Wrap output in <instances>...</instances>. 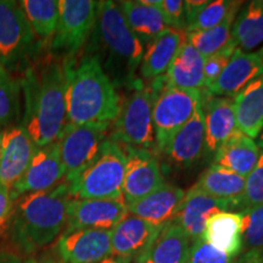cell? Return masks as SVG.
Listing matches in <instances>:
<instances>
[{"label":"cell","instance_id":"cell-13","mask_svg":"<svg viewBox=\"0 0 263 263\" xmlns=\"http://www.w3.org/2000/svg\"><path fill=\"white\" fill-rule=\"evenodd\" d=\"M65 179L64 166L61 163L58 143L38 147L29 162L26 172L11 188L15 200L29 193L50 190Z\"/></svg>","mask_w":263,"mask_h":263},{"label":"cell","instance_id":"cell-6","mask_svg":"<svg viewBox=\"0 0 263 263\" xmlns=\"http://www.w3.org/2000/svg\"><path fill=\"white\" fill-rule=\"evenodd\" d=\"M153 123L156 149L161 151L176 132L192 118L202 101V91L183 90L167 83L164 76L153 81Z\"/></svg>","mask_w":263,"mask_h":263},{"label":"cell","instance_id":"cell-28","mask_svg":"<svg viewBox=\"0 0 263 263\" xmlns=\"http://www.w3.org/2000/svg\"><path fill=\"white\" fill-rule=\"evenodd\" d=\"M189 251V236L178 224L170 222L136 263H188Z\"/></svg>","mask_w":263,"mask_h":263},{"label":"cell","instance_id":"cell-9","mask_svg":"<svg viewBox=\"0 0 263 263\" xmlns=\"http://www.w3.org/2000/svg\"><path fill=\"white\" fill-rule=\"evenodd\" d=\"M98 2L59 0V22L52 50L73 55L83 48L97 24Z\"/></svg>","mask_w":263,"mask_h":263},{"label":"cell","instance_id":"cell-10","mask_svg":"<svg viewBox=\"0 0 263 263\" xmlns=\"http://www.w3.org/2000/svg\"><path fill=\"white\" fill-rule=\"evenodd\" d=\"M35 37L18 2L0 0V65L6 71L29 57Z\"/></svg>","mask_w":263,"mask_h":263},{"label":"cell","instance_id":"cell-23","mask_svg":"<svg viewBox=\"0 0 263 263\" xmlns=\"http://www.w3.org/2000/svg\"><path fill=\"white\" fill-rule=\"evenodd\" d=\"M241 221L240 212L215 213L205 223L202 239L218 251L235 258L242 250Z\"/></svg>","mask_w":263,"mask_h":263},{"label":"cell","instance_id":"cell-27","mask_svg":"<svg viewBox=\"0 0 263 263\" xmlns=\"http://www.w3.org/2000/svg\"><path fill=\"white\" fill-rule=\"evenodd\" d=\"M203 62L205 58L189 44L185 37L164 78L173 88L203 93Z\"/></svg>","mask_w":263,"mask_h":263},{"label":"cell","instance_id":"cell-7","mask_svg":"<svg viewBox=\"0 0 263 263\" xmlns=\"http://www.w3.org/2000/svg\"><path fill=\"white\" fill-rule=\"evenodd\" d=\"M121 103L120 112L114 121L111 139L123 149L149 151L155 154L156 141L153 123V95L150 88L140 84Z\"/></svg>","mask_w":263,"mask_h":263},{"label":"cell","instance_id":"cell-36","mask_svg":"<svg viewBox=\"0 0 263 263\" xmlns=\"http://www.w3.org/2000/svg\"><path fill=\"white\" fill-rule=\"evenodd\" d=\"M263 203V153L261 151L258 162L245 178V190L239 210L242 213L251 207Z\"/></svg>","mask_w":263,"mask_h":263},{"label":"cell","instance_id":"cell-14","mask_svg":"<svg viewBox=\"0 0 263 263\" xmlns=\"http://www.w3.org/2000/svg\"><path fill=\"white\" fill-rule=\"evenodd\" d=\"M127 155L122 199L126 205L149 195L161 185L164 177L155 154L149 151L124 149Z\"/></svg>","mask_w":263,"mask_h":263},{"label":"cell","instance_id":"cell-34","mask_svg":"<svg viewBox=\"0 0 263 263\" xmlns=\"http://www.w3.org/2000/svg\"><path fill=\"white\" fill-rule=\"evenodd\" d=\"M18 91L17 83L0 65V128L9 127L17 116Z\"/></svg>","mask_w":263,"mask_h":263},{"label":"cell","instance_id":"cell-44","mask_svg":"<svg viewBox=\"0 0 263 263\" xmlns=\"http://www.w3.org/2000/svg\"><path fill=\"white\" fill-rule=\"evenodd\" d=\"M257 146L259 147V150H262V153H263V129H262V132L261 133L258 134V137H257Z\"/></svg>","mask_w":263,"mask_h":263},{"label":"cell","instance_id":"cell-2","mask_svg":"<svg viewBox=\"0 0 263 263\" xmlns=\"http://www.w3.org/2000/svg\"><path fill=\"white\" fill-rule=\"evenodd\" d=\"M25 116L22 126L37 147L57 143L67 123L64 62L48 61L29 67L22 81Z\"/></svg>","mask_w":263,"mask_h":263},{"label":"cell","instance_id":"cell-22","mask_svg":"<svg viewBox=\"0 0 263 263\" xmlns=\"http://www.w3.org/2000/svg\"><path fill=\"white\" fill-rule=\"evenodd\" d=\"M184 41L185 32L170 27L151 41L146 45L140 62L141 77L146 81H154L164 76Z\"/></svg>","mask_w":263,"mask_h":263},{"label":"cell","instance_id":"cell-41","mask_svg":"<svg viewBox=\"0 0 263 263\" xmlns=\"http://www.w3.org/2000/svg\"><path fill=\"white\" fill-rule=\"evenodd\" d=\"M233 263H263V250H250Z\"/></svg>","mask_w":263,"mask_h":263},{"label":"cell","instance_id":"cell-45","mask_svg":"<svg viewBox=\"0 0 263 263\" xmlns=\"http://www.w3.org/2000/svg\"><path fill=\"white\" fill-rule=\"evenodd\" d=\"M2 146H3V129L0 128V156H2Z\"/></svg>","mask_w":263,"mask_h":263},{"label":"cell","instance_id":"cell-38","mask_svg":"<svg viewBox=\"0 0 263 263\" xmlns=\"http://www.w3.org/2000/svg\"><path fill=\"white\" fill-rule=\"evenodd\" d=\"M234 258L213 248L202 238L195 240L190 245L188 263H233Z\"/></svg>","mask_w":263,"mask_h":263},{"label":"cell","instance_id":"cell-8","mask_svg":"<svg viewBox=\"0 0 263 263\" xmlns=\"http://www.w3.org/2000/svg\"><path fill=\"white\" fill-rule=\"evenodd\" d=\"M108 127L110 124L66 123L57 140L66 183H71L99 155L107 139Z\"/></svg>","mask_w":263,"mask_h":263},{"label":"cell","instance_id":"cell-12","mask_svg":"<svg viewBox=\"0 0 263 263\" xmlns=\"http://www.w3.org/2000/svg\"><path fill=\"white\" fill-rule=\"evenodd\" d=\"M55 249L62 263L105 262L111 252V230H64Z\"/></svg>","mask_w":263,"mask_h":263},{"label":"cell","instance_id":"cell-17","mask_svg":"<svg viewBox=\"0 0 263 263\" xmlns=\"http://www.w3.org/2000/svg\"><path fill=\"white\" fill-rule=\"evenodd\" d=\"M37 149V145L22 124L9 126L3 129L0 184L11 190L26 172Z\"/></svg>","mask_w":263,"mask_h":263},{"label":"cell","instance_id":"cell-32","mask_svg":"<svg viewBox=\"0 0 263 263\" xmlns=\"http://www.w3.org/2000/svg\"><path fill=\"white\" fill-rule=\"evenodd\" d=\"M20 6L35 38L47 41L54 37L59 22V0H22Z\"/></svg>","mask_w":263,"mask_h":263},{"label":"cell","instance_id":"cell-20","mask_svg":"<svg viewBox=\"0 0 263 263\" xmlns=\"http://www.w3.org/2000/svg\"><path fill=\"white\" fill-rule=\"evenodd\" d=\"M202 112L205 154L213 157L217 150L238 132L233 99L202 94Z\"/></svg>","mask_w":263,"mask_h":263},{"label":"cell","instance_id":"cell-24","mask_svg":"<svg viewBox=\"0 0 263 263\" xmlns=\"http://www.w3.org/2000/svg\"><path fill=\"white\" fill-rule=\"evenodd\" d=\"M132 32L139 42L147 45L167 27L160 9L159 0H127L118 3Z\"/></svg>","mask_w":263,"mask_h":263},{"label":"cell","instance_id":"cell-21","mask_svg":"<svg viewBox=\"0 0 263 263\" xmlns=\"http://www.w3.org/2000/svg\"><path fill=\"white\" fill-rule=\"evenodd\" d=\"M184 194L179 186L164 183L155 192L127 205L128 213L162 228L174 219Z\"/></svg>","mask_w":263,"mask_h":263},{"label":"cell","instance_id":"cell-11","mask_svg":"<svg viewBox=\"0 0 263 263\" xmlns=\"http://www.w3.org/2000/svg\"><path fill=\"white\" fill-rule=\"evenodd\" d=\"M161 229L128 213L111 230V252L103 263L137 262L155 241Z\"/></svg>","mask_w":263,"mask_h":263},{"label":"cell","instance_id":"cell-31","mask_svg":"<svg viewBox=\"0 0 263 263\" xmlns=\"http://www.w3.org/2000/svg\"><path fill=\"white\" fill-rule=\"evenodd\" d=\"M232 39L240 50L257 48L263 43V0H252L236 14Z\"/></svg>","mask_w":263,"mask_h":263},{"label":"cell","instance_id":"cell-26","mask_svg":"<svg viewBox=\"0 0 263 263\" xmlns=\"http://www.w3.org/2000/svg\"><path fill=\"white\" fill-rule=\"evenodd\" d=\"M259 155L256 141L238 130L217 150L212 164L246 178L257 164Z\"/></svg>","mask_w":263,"mask_h":263},{"label":"cell","instance_id":"cell-3","mask_svg":"<svg viewBox=\"0 0 263 263\" xmlns=\"http://www.w3.org/2000/svg\"><path fill=\"white\" fill-rule=\"evenodd\" d=\"M72 197L64 182L50 190L29 193L15 201L11 239L20 251L34 255L66 229Z\"/></svg>","mask_w":263,"mask_h":263},{"label":"cell","instance_id":"cell-30","mask_svg":"<svg viewBox=\"0 0 263 263\" xmlns=\"http://www.w3.org/2000/svg\"><path fill=\"white\" fill-rule=\"evenodd\" d=\"M195 185L210 196L233 203L235 210H239L244 196L245 178L222 167L211 164V167L200 176Z\"/></svg>","mask_w":263,"mask_h":263},{"label":"cell","instance_id":"cell-5","mask_svg":"<svg viewBox=\"0 0 263 263\" xmlns=\"http://www.w3.org/2000/svg\"><path fill=\"white\" fill-rule=\"evenodd\" d=\"M127 155L120 144L107 138L100 153L68 183L72 199H122Z\"/></svg>","mask_w":263,"mask_h":263},{"label":"cell","instance_id":"cell-4","mask_svg":"<svg viewBox=\"0 0 263 263\" xmlns=\"http://www.w3.org/2000/svg\"><path fill=\"white\" fill-rule=\"evenodd\" d=\"M94 32L105 54V64L101 66L115 87L136 85L144 47L128 26L118 3L98 2Z\"/></svg>","mask_w":263,"mask_h":263},{"label":"cell","instance_id":"cell-25","mask_svg":"<svg viewBox=\"0 0 263 263\" xmlns=\"http://www.w3.org/2000/svg\"><path fill=\"white\" fill-rule=\"evenodd\" d=\"M236 126L240 133L255 139L263 129V74L233 98Z\"/></svg>","mask_w":263,"mask_h":263},{"label":"cell","instance_id":"cell-29","mask_svg":"<svg viewBox=\"0 0 263 263\" xmlns=\"http://www.w3.org/2000/svg\"><path fill=\"white\" fill-rule=\"evenodd\" d=\"M242 2L216 0V2H184L185 33L206 31L221 25L229 15L238 12Z\"/></svg>","mask_w":263,"mask_h":263},{"label":"cell","instance_id":"cell-40","mask_svg":"<svg viewBox=\"0 0 263 263\" xmlns=\"http://www.w3.org/2000/svg\"><path fill=\"white\" fill-rule=\"evenodd\" d=\"M15 201L11 190L0 184V236H4L11 227Z\"/></svg>","mask_w":263,"mask_h":263},{"label":"cell","instance_id":"cell-15","mask_svg":"<svg viewBox=\"0 0 263 263\" xmlns=\"http://www.w3.org/2000/svg\"><path fill=\"white\" fill-rule=\"evenodd\" d=\"M128 215L127 205L118 199H72L65 230H112Z\"/></svg>","mask_w":263,"mask_h":263},{"label":"cell","instance_id":"cell-16","mask_svg":"<svg viewBox=\"0 0 263 263\" xmlns=\"http://www.w3.org/2000/svg\"><path fill=\"white\" fill-rule=\"evenodd\" d=\"M262 74L263 47L254 52H246L236 49L218 80L202 94L205 97L233 99L242 88Z\"/></svg>","mask_w":263,"mask_h":263},{"label":"cell","instance_id":"cell-33","mask_svg":"<svg viewBox=\"0 0 263 263\" xmlns=\"http://www.w3.org/2000/svg\"><path fill=\"white\" fill-rule=\"evenodd\" d=\"M238 12L229 15L221 25L213 28L206 31L186 32V41L205 59L211 57L232 41V28Z\"/></svg>","mask_w":263,"mask_h":263},{"label":"cell","instance_id":"cell-43","mask_svg":"<svg viewBox=\"0 0 263 263\" xmlns=\"http://www.w3.org/2000/svg\"><path fill=\"white\" fill-rule=\"evenodd\" d=\"M0 263H24L21 256L15 252L10 251H0Z\"/></svg>","mask_w":263,"mask_h":263},{"label":"cell","instance_id":"cell-1","mask_svg":"<svg viewBox=\"0 0 263 263\" xmlns=\"http://www.w3.org/2000/svg\"><path fill=\"white\" fill-rule=\"evenodd\" d=\"M66 120L71 124H110L120 112L121 99L100 60L85 57L64 61Z\"/></svg>","mask_w":263,"mask_h":263},{"label":"cell","instance_id":"cell-35","mask_svg":"<svg viewBox=\"0 0 263 263\" xmlns=\"http://www.w3.org/2000/svg\"><path fill=\"white\" fill-rule=\"evenodd\" d=\"M242 248L263 250V203L251 207L241 213Z\"/></svg>","mask_w":263,"mask_h":263},{"label":"cell","instance_id":"cell-42","mask_svg":"<svg viewBox=\"0 0 263 263\" xmlns=\"http://www.w3.org/2000/svg\"><path fill=\"white\" fill-rule=\"evenodd\" d=\"M24 263H62V262L60 261V258L59 257L55 258L52 257L51 255L44 254L41 256H32L31 258H28L27 261Z\"/></svg>","mask_w":263,"mask_h":263},{"label":"cell","instance_id":"cell-19","mask_svg":"<svg viewBox=\"0 0 263 263\" xmlns=\"http://www.w3.org/2000/svg\"><path fill=\"white\" fill-rule=\"evenodd\" d=\"M161 153L178 168H188L201 159L205 154L202 101L196 107L192 118L173 134Z\"/></svg>","mask_w":263,"mask_h":263},{"label":"cell","instance_id":"cell-39","mask_svg":"<svg viewBox=\"0 0 263 263\" xmlns=\"http://www.w3.org/2000/svg\"><path fill=\"white\" fill-rule=\"evenodd\" d=\"M157 8L162 14L167 27L185 32V8L182 0H159Z\"/></svg>","mask_w":263,"mask_h":263},{"label":"cell","instance_id":"cell-18","mask_svg":"<svg viewBox=\"0 0 263 263\" xmlns=\"http://www.w3.org/2000/svg\"><path fill=\"white\" fill-rule=\"evenodd\" d=\"M230 210H235L233 203L210 196L196 185H193L184 194L172 222L178 224L193 242L202 238L205 223L210 217L215 213Z\"/></svg>","mask_w":263,"mask_h":263},{"label":"cell","instance_id":"cell-37","mask_svg":"<svg viewBox=\"0 0 263 263\" xmlns=\"http://www.w3.org/2000/svg\"><path fill=\"white\" fill-rule=\"evenodd\" d=\"M236 49L238 47L232 39L224 48L205 59V62H203V91L209 89L218 80Z\"/></svg>","mask_w":263,"mask_h":263}]
</instances>
